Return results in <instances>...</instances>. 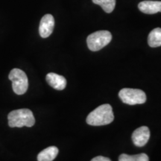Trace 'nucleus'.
<instances>
[{"label":"nucleus","instance_id":"5","mask_svg":"<svg viewBox=\"0 0 161 161\" xmlns=\"http://www.w3.org/2000/svg\"><path fill=\"white\" fill-rule=\"evenodd\" d=\"M119 96L123 103L130 105L143 104L146 101V93L139 89L124 88L119 92Z\"/></svg>","mask_w":161,"mask_h":161},{"label":"nucleus","instance_id":"11","mask_svg":"<svg viewBox=\"0 0 161 161\" xmlns=\"http://www.w3.org/2000/svg\"><path fill=\"white\" fill-rule=\"evenodd\" d=\"M148 43L152 48L161 46V29L156 28L150 32L148 37Z\"/></svg>","mask_w":161,"mask_h":161},{"label":"nucleus","instance_id":"10","mask_svg":"<svg viewBox=\"0 0 161 161\" xmlns=\"http://www.w3.org/2000/svg\"><path fill=\"white\" fill-rule=\"evenodd\" d=\"M59 150L56 146H50L41 151L37 155V161H52L57 157Z\"/></svg>","mask_w":161,"mask_h":161},{"label":"nucleus","instance_id":"3","mask_svg":"<svg viewBox=\"0 0 161 161\" xmlns=\"http://www.w3.org/2000/svg\"><path fill=\"white\" fill-rule=\"evenodd\" d=\"M112 40L111 33L108 31H98L88 36L86 43L90 50L97 52L110 43Z\"/></svg>","mask_w":161,"mask_h":161},{"label":"nucleus","instance_id":"6","mask_svg":"<svg viewBox=\"0 0 161 161\" xmlns=\"http://www.w3.org/2000/svg\"><path fill=\"white\" fill-rule=\"evenodd\" d=\"M55 27V19L52 14L44 15L40 20L39 26V33L43 38L49 37L52 35Z\"/></svg>","mask_w":161,"mask_h":161},{"label":"nucleus","instance_id":"13","mask_svg":"<svg viewBox=\"0 0 161 161\" xmlns=\"http://www.w3.org/2000/svg\"><path fill=\"white\" fill-rule=\"evenodd\" d=\"M100 6L106 13L110 14L115 8L116 0H104Z\"/></svg>","mask_w":161,"mask_h":161},{"label":"nucleus","instance_id":"8","mask_svg":"<svg viewBox=\"0 0 161 161\" xmlns=\"http://www.w3.org/2000/svg\"><path fill=\"white\" fill-rule=\"evenodd\" d=\"M47 83L54 89L57 90H63L66 86V80L64 76L58 75L54 72L48 73L46 77Z\"/></svg>","mask_w":161,"mask_h":161},{"label":"nucleus","instance_id":"2","mask_svg":"<svg viewBox=\"0 0 161 161\" xmlns=\"http://www.w3.org/2000/svg\"><path fill=\"white\" fill-rule=\"evenodd\" d=\"M8 125L11 128H22L23 126L32 127L35 124V119L31 110H15L9 113L8 116Z\"/></svg>","mask_w":161,"mask_h":161},{"label":"nucleus","instance_id":"12","mask_svg":"<svg viewBox=\"0 0 161 161\" xmlns=\"http://www.w3.org/2000/svg\"><path fill=\"white\" fill-rule=\"evenodd\" d=\"M119 161H149V158L148 155L144 153L135 154V155L122 154L119 157Z\"/></svg>","mask_w":161,"mask_h":161},{"label":"nucleus","instance_id":"9","mask_svg":"<svg viewBox=\"0 0 161 161\" xmlns=\"http://www.w3.org/2000/svg\"><path fill=\"white\" fill-rule=\"evenodd\" d=\"M138 8L141 12L147 14H154L161 12L160 1H143L139 3Z\"/></svg>","mask_w":161,"mask_h":161},{"label":"nucleus","instance_id":"7","mask_svg":"<svg viewBox=\"0 0 161 161\" xmlns=\"http://www.w3.org/2000/svg\"><path fill=\"white\" fill-rule=\"evenodd\" d=\"M150 138L149 128L146 126H142L138 128L133 133L131 139L134 144L136 146H144Z\"/></svg>","mask_w":161,"mask_h":161},{"label":"nucleus","instance_id":"1","mask_svg":"<svg viewBox=\"0 0 161 161\" xmlns=\"http://www.w3.org/2000/svg\"><path fill=\"white\" fill-rule=\"evenodd\" d=\"M114 119V115L111 105L104 104L90 113L86 121L90 125L102 126L111 123Z\"/></svg>","mask_w":161,"mask_h":161},{"label":"nucleus","instance_id":"14","mask_svg":"<svg viewBox=\"0 0 161 161\" xmlns=\"http://www.w3.org/2000/svg\"><path fill=\"white\" fill-rule=\"evenodd\" d=\"M91 161H111L110 158H106V157L103 156H98L96 157V158H92Z\"/></svg>","mask_w":161,"mask_h":161},{"label":"nucleus","instance_id":"4","mask_svg":"<svg viewBox=\"0 0 161 161\" xmlns=\"http://www.w3.org/2000/svg\"><path fill=\"white\" fill-rule=\"evenodd\" d=\"M8 78L12 81V88L17 95L25 93L29 87V80L26 74L19 69H13L10 72Z\"/></svg>","mask_w":161,"mask_h":161},{"label":"nucleus","instance_id":"15","mask_svg":"<svg viewBox=\"0 0 161 161\" xmlns=\"http://www.w3.org/2000/svg\"><path fill=\"white\" fill-rule=\"evenodd\" d=\"M92 3H93L94 4H96V5H100L104 0H92Z\"/></svg>","mask_w":161,"mask_h":161}]
</instances>
